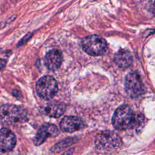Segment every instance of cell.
<instances>
[{"label":"cell","mask_w":155,"mask_h":155,"mask_svg":"<svg viewBox=\"0 0 155 155\" xmlns=\"http://www.w3.org/2000/svg\"><path fill=\"white\" fill-rule=\"evenodd\" d=\"M58 90V84L56 79L50 75L42 76L38 80L36 84V93L44 100L53 99Z\"/></svg>","instance_id":"cell-5"},{"label":"cell","mask_w":155,"mask_h":155,"mask_svg":"<svg viewBox=\"0 0 155 155\" xmlns=\"http://www.w3.org/2000/svg\"><path fill=\"white\" fill-rule=\"evenodd\" d=\"M6 64V61L4 59H0V70L2 69Z\"/></svg>","instance_id":"cell-14"},{"label":"cell","mask_w":155,"mask_h":155,"mask_svg":"<svg viewBox=\"0 0 155 155\" xmlns=\"http://www.w3.org/2000/svg\"><path fill=\"white\" fill-rule=\"evenodd\" d=\"M73 142V138H68L67 139L65 140H64L63 141L57 143L56 145H55L53 148L52 150L53 151H61L62 148H64L70 146V145L72 144V143Z\"/></svg>","instance_id":"cell-13"},{"label":"cell","mask_w":155,"mask_h":155,"mask_svg":"<svg viewBox=\"0 0 155 155\" xmlns=\"http://www.w3.org/2000/svg\"><path fill=\"white\" fill-rule=\"evenodd\" d=\"M16 142V136L11 130L5 128L0 130V151L7 153L12 151Z\"/></svg>","instance_id":"cell-8"},{"label":"cell","mask_w":155,"mask_h":155,"mask_svg":"<svg viewBox=\"0 0 155 155\" xmlns=\"http://www.w3.org/2000/svg\"><path fill=\"white\" fill-rule=\"evenodd\" d=\"M113 126L118 130H125L133 128L140 123V117H138L131 107L127 105H122L115 110L111 119Z\"/></svg>","instance_id":"cell-1"},{"label":"cell","mask_w":155,"mask_h":155,"mask_svg":"<svg viewBox=\"0 0 155 155\" xmlns=\"http://www.w3.org/2000/svg\"><path fill=\"white\" fill-rule=\"evenodd\" d=\"M83 125L84 124L81 119L74 116H64L59 124L61 129L67 133H73L79 130L83 127Z\"/></svg>","instance_id":"cell-9"},{"label":"cell","mask_w":155,"mask_h":155,"mask_svg":"<svg viewBox=\"0 0 155 155\" xmlns=\"http://www.w3.org/2000/svg\"><path fill=\"white\" fill-rule=\"evenodd\" d=\"M27 119V113L20 107L6 104L0 107V123L10 125L22 122Z\"/></svg>","instance_id":"cell-3"},{"label":"cell","mask_w":155,"mask_h":155,"mask_svg":"<svg viewBox=\"0 0 155 155\" xmlns=\"http://www.w3.org/2000/svg\"><path fill=\"white\" fill-rule=\"evenodd\" d=\"M42 110L45 114L50 117H58L64 113L66 110V106L63 103L53 101L47 104Z\"/></svg>","instance_id":"cell-12"},{"label":"cell","mask_w":155,"mask_h":155,"mask_svg":"<svg viewBox=\"0 0 155 155\" xmlns=\"http://www.w3.org/2000/svg\"><path fill=\"white\" fill-rule=\"evenodd\" d=\"M95 147L100 153L111 154L121 148L122 140L114 131H104L96 136Z\"/></svg>","instance_id":"cell-2"},{"label":"cell","mask_w":155,"mask_h":155,"mask_svg":"<svg viewBox=\"0 0 155 155\" xmlns=\"http://www.w3.org/2000/svg\"><path fill=\"white\" fill-rule=\"evenodd\" d=\"M59 134L58 127L51 124L45 123L41 125L34 137L35 145H39L43 143L47 138L54 137Z\"/></svg>","instance_id":"cell-7"},{"label":"cell","mask_w":155,"mask_h":155,"mask_svg":"<svg viewBox=\"0 0 155 155\" xmlns=\"http://www.w3.org/2000/svg\"><path fill=\"white\" fill-rule=\"evenodd\" d=\"M62 62V52L58 49H53L48 51L44 58L45 67L51 71L58 69Z\"/></svg>","instance_id":"cell-10"},{"label":"cell","mask_w":155,"mask_h":155,"mask_svg":"<svg viewBox=\"0 0 155 155\" xmlns=\"http://www.w3.org/2000/svg\"><path fill=\"white\" fill-rule=\"evenodd\" d=\"M114 61L119 68H127L133 64V59L131 53L128 50L120 49L115 53Z\"/></svg>","instance_id":"cell-11"},{"label":"cell","mask_w":155,"mask_h":155,"mask_svg":"<svg viewBox=\"0 0 155 155\" xmlns=\"http://www.w3.org/2000/svg\"><path fill=\"white\" fill-rule=\"evenodd\" d=\"M125 89L131 98L138 97L145 93V87L138 72L131 71L127 74L125 80Z\"/></svg>","instance_id":"cell-6"},{"label":"cell","mask_w":155,"mask_h":155,"mask_svg":"<svg viewBox=\"0 0 155 155\" xmlns=\"http://www.w3.org/2000/svg\"><path fill=\"white\" fill-rule=\"evenodd\" d=\"M81 43L83 50L93 56L102 55L107 49L106 41L97 35H91L84 37Z\"/></svg>","instance_id":"cell-4"}]
</instances>
